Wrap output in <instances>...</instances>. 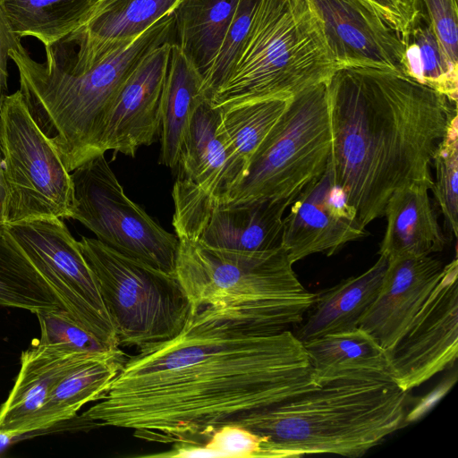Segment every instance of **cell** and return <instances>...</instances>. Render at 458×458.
Masks as SVG:
<instances>
[{
    "label": "cell",
    "mask_w": 458,
    "mask_h": 458,
    "mask_svg": "<svg viewBox=\"0 0 458 458\" xmlns=\"http://www.w3.org/2000/svg\"><path fill=\"white\" fill-rule=\"evenodd\" d=\"M302 299L192 308L175 336L138 349L81 415L164 444L200 443L219 426L318 388L299 325Z\"/></svg>",
    "instance_id": "6da1fadb"
},
{
    "label": "cell",
    "mask_w": 458,
    "mask_h": 458,
    "mask_svg": "<svg viewBox=\"0 0 458 458\" xmlns=\"http://www.w3.org/2000/svg\"><path fill=\"white\" fill-rule=\"evenodd\" d=\"M327 89L334 180L366 228L384 216L396 190L431 189L433 156L457 103L403 73L370 67L338 69Z\"/></svg>",
    "instance_id": "7a4b0ae2"
},
{
    "label": "cell",
    "mask_w": 458,
    "mask_h": 458,
    "mask_svg": "<svg viewBox=\"0 0 458 458\" xmlns=\"http://www.w3.org/2000/svg\"><path fill=\"white\" fill-rule=\"evenodd\" d=\"M174 44V15L89 64H75L61 42L45 47L46 61L21 47L9 52L29 112L68 172L104 154L101 140L115 98L138 63L153 48Z\"/></svg>",
    "instance_id": "3957f363"
},
{
    "label": "cell",
    "mask_w": 458,
    "mask_h": 458,
    "mask_svg": "<svg viewBox=\"0 0 458 458\" xmlns=\"http://www.w3.org/2000/svg\"><path fill=\"white\" fill-rule=\"evenodd\" d=\"M407 397L389 373L348 372L233 423L267 439L265 458L360 457L403 426Z\"/></svg>",
    "instance_id": "277c9868"
},
{
    "label": "cell",
    "mask_w": 458,
    "mask_h": 458,
    "mask_svg": "<svg viewBox=\"0 0 458 458\" xmlns=\"http://www.w3.org/2000/svg\"><path fill=\"white\" fill-rule=\"evenodd\" d=\"M336 70L308 0H260L229 75L208 101L225 107L291 98Z\"/></svg>",
    "instance_id": "5b68a950"
},
{
    "label": "cell",
    "mask_w": 458,
    "mask_h": 458,
    "mask_svg": "<svg viewBox=\"0 0 458 458\" xmlns=\"http://www.w3.org/2000/svg\"><path fill=\"white\" fill-rule=\"evenodd\" d=\"M331 152L327 81L292 97L226 203L288 200L326 170Z\"/></svg>",
    "instance_id": "8992f818"
},
{
    "label": "cell",
    "mask_w": 458,
    "mask_h": 458,
    "mask_svg": "<svg viewBox=\"0 0 458 458\" xmlns=\"http://www.w3.org/2000/svg\"><path fill=\"white\" fill-rule=\"evenodd\" d=\"M79 243L120 346L140 349L181 332L191 302L176 276L131 259L98 239L81 236Z\"/></svg>",
    "instance_id": "52a82bcc"
},
{
    "label": "cell",
    "mask_w": 458,
    "mask_h": 458,
    "mask_svg": "<svg viewBox=\"0 0 458 458\" xmlns=\"http://www.w3.org/2000/svg\"><path fill=\"white\" fill-rule=\"evenodd\" d=\"M0 150L6 188L4 224L72 218L71 173L31 117L19 89L1 101Z\"/></svg>",
    "instance_id": "ba28073f"
},
{
    "label": "cell",
    "mask_w": 458,
    "mask_h": 458,
    "mask_svg": "<svg viewBox=\"0 0 458 458\" xmlns=\"http://www.w3.org/2000/svg\"><path fill=\"white\" fill-rule=\"evenodd\" d=\"M178 240L176 276L191 309L269 302L310 292L282 246L246 252L212 248L185 237Z\"/></svg>",
    "instance_id": "9c48e42d"
},
{
    "label": "cell",
    "mask_w": 458,
    "mask_h": 458,
    "mask_svg": "<svg viewBox=\"0 0 458 458\" xmlns=\"http://www.w3.org/2000/svg\"><path fill=\"white\" fill-rule=\"evenodd\" d=\"M72 218L118 252L160 272L176 276L179 240L125 194L101 154L71 172Z\"/></svg>",
    "instance_id": "30bf717a"
},
{
    "label": "cell",
    "mask_w": 458,
    "mask_h": 458,
    "mask_svg": "<svg viewBox=\"0 0 458 458\" xmlns=\"http://www.w3.org/2000/svg\"><path fill=\"white\" fill-rule=\"evenodd\" d=\"M5 225L71 317L102 342L120 347L96 276L64 221L51 217Z\"/></svg>",
    "instance_id": "8fae6325"
},
{
    "label": "cell",
    "mask_w": 458,
    "mask_h": 458,
    "mask_svg": "<svg viewBox=\"0 0 458 458\" xmlns=\"http://www.w3.org/2000/svg\"><path fill=\"white\" fill-rule=\"evenodd\" d=\"M173 225L177 237L207 246L259 252L281 246L284 213L288 200L216 203L202 191L181 179L174 184Z\"/></svg>",
    "instance_id": "7c38bea8"
},
{
    "label": "cell",
    "mask_w": 458,
    "mask_h": 458,
    "mask_svg": "<svg viewBox=\"0 0 458 458\" xmlns=\"http://www.w3.org/2000/svg\"><path fill=\"white\" fill-rule=\"evenodd\" d=\"M389 375L409 392L453 367L458 355V262L441 277L413 320L387 352Z\"/></svg>",
    "instance_id": "4fadbf2b"
},
{
    "label": "cell",
    "mask_w": 458,
    "mask_h": 458,
    "mask_svg": "<svg viewBox=\"0 0 458 458\" xmlns=\"http://www.w3.org/2000/svg\"><path fill=\"white\" fill-rule=\"evenodd\" d=\"M367 231L344 191L335 182L330 162L290 205L283 221L281 246L290 261L317 253L334 254Z\"/></svg>",
    "instance_id": "5bb4252c"
},
{
    "label": "cell",
    "mask_w": 458,
    "mask_h": 458,
    "mask_svg": "<svg viewBox=\"0 0 458 458\" xmlns=\"http://www.w3.org/2000/svg\"><path fill=\"white\" fill-rule=\"evenodd\" d=\"M337 70L370 67L403 73L400 33L368 0H308Z\"/></svg>",
    "instance_id": "9a60e30c"
},
{
    "label": "cell",
    "mask_w": 458,
    "mask_h": 458,
    "mask_svg": "<svg viewBox=\"0 0 458 458\" xmlns=\"http://www.w3.org/2000/svg\"><path fill=\"white\" fill-rule=\"evenodd\" d=\"M172 43L150 50L121 87L101 140L105 154L114 150L134 157L155 142L161 129V99Z\"/></svg>",
    "instance_id": "2e32d148"
},
{
    "label": "cell",
    "mask_w": 458,
    "mask_h": 458,
    "mask_svg": "<svg viewBox=\"0 0 458 458\" xmlns=\"http://www.w3.org/2000/svg\"><path fill=\"white\" fill-rule=\"evenodd\" d=\"M387 260L379 291L359 324L386 352L404 334L438 283L445 267L431 255Z\"/></svg>",
    "instance_id": "e0dca14e"
},
{
    "label": "cell",
    "mask_w": 458,
    "mask_h": 458,
    "mask_svg": "<svg viewBox=\"0 0 458 458\" xmlns=\"http://www.w3.org/2000/svg\"><path fill=\"white\" fill-rule=\"evenodd\" d=\"M178 178L216 203L229 201L245 171L233 156L220 126V108L206 99L196 110L181 148Z\"/></svg>",
    "instance_id": "ac0fdd59"
},
{
    "label": "cell",
    "mask_w": 458,
    "mask_h": 458,
    "mask_svg": "<svg viewBox=\"0 0 458 458\" xmlns=\"http://www.w3.org/2000/svg\"><path fill=\"white\" fill-rule=\"evenodd\" d=\"M179 1L99 0L81 26L63 41L75 64H89L172 13Z\"/></svg>",
    "instance_id": "d6986e66"
},
{
    "label": "cell",
    "mask_w": 458,
    "mask_h": 458,
    "mask_svg": "<svg viewBox=\"0 0 458 458\" xmlns=\"http://www.w3.org/2000/svg\"><path fill=\"white\" fill-rule=\"evenodd\" d=\"M93 353L96 352L79 351L64 344L35 340L21 353L14 385L0 406V432L21 433L45 403L56 383Z\"/></svg>",
    "instance_id": "ffe728a7"
},
{
    "label": "cell",
    "mask_w": 458,
    "mask_h": 458,
    "mask_svg": "<svg viewBox=\"0 0 458 458\" xmlns=\"http://www.w3.org/2000/svg\"><path fill=\"white\" fill-rule=\"evenodd\" d=\"M120 350L96 352L71 369L52 388L45 403L21 433L74 428L71 419L85 404L101 400L124 361Z\"/></svg>",
    "instance_id": "44dd1931"
},
{
    "label": "cell",
    "mask_w": 458,
    "mask_h": 458,
    "mask_svg": "<svg viewBox=\"0 0 458 458\" xmlns=\"http://www.w3.org/2000/svg\"><path fill=\"white\" fill-rule=\"evenodd\" d=\"M426 184L396 190L388 199L384 216L386 228L379 254L386 259L426 256L442 251L445 237L438 224Z\"/></svg>",
    "instance_id": "7402d4cb"
},
{
    "label": "cell",
    "mask_w": 458,
    "mask_h": 458,
    "mask_svg": "<svg viewBox=\"0 0 458 458\" xmlns=\"http://www.w3.org/2000/svg\"><path fill=\"white\" fill-rule=\"evenodd\" d=\"M387 262L386 257L379 255L377 262L362 274L316 293L295 335L304 343L358 328L379 291Z\"/></svg>",
    "instance_id": "603a6c76"
},
{
    "label": "cell",
    "mask_w": 458,
    "mask_h": 458,
    "mask_svg": "<svg viewBox=\"0 0 458 458\" xmlns=\"http://www.w3.org/2000/svg\"><path fill=\"white\" fill-rule=\"evenodd\" d=\"M206 99L202 76L172 44L161 99L159 164L171 169L177 167L191 119Z\"/></svg>",
    "instance_id": "cb8c5ba5"
},
{
    "label": "cell",
    "mask_w": 458,
    "mask_h": 458,
    "mask_svg": "<svg viewBox=\"0 0 458 458\" xmlns=\"http://www.w3.org/2000/svg\"><path fill=\"white\" fill-rule=\"evenodd\" d=\"M238 0H180L173 11L174 45L202 76L216 59Z\"/></svg>",
    "instance_id": "d4e9b609"
},
{
    "label": "cell",
    "mask_w": 458,
    "mask_h": 458,
    "mask_svg": "<svg viewBox=\"0 0 458 458\" xmlns=\"http://www.w3.org/2000/svg\"><path fill=\"white\" fill-rule=\"evenodd\" d=\"M303 344L319 385L348 372L389 373L387 352L360 327L326 335Z\"/></svg>",
    "instance_id": "484cf974"
},
{
    "label": "cell",
    "mask_w": 458,
    "mask_h": 458,
    "mask_svg": "<svg viewBox=\"0 0 458 458\" xmlns=\"http://www.w3.org/2000/svg\"><path fill=\"white\" fill-rule=\"evenodd\" d=\"M99 0H0L13 30L44 47L56 44L86 21Z\"/></svg>",
    "instance_id": "4316f807"
},
{
    "label": "cell",
    "mask_w": 458,
    "mask_h": 458,
    "mask_svg": "<svg viewBox=\"0 0 458 458\" xmlns=\"http://www.w3.org/2000/svg\"><path fill=\"white\" fill-rule=\"evenodd\" d=\"M400 36L403 74L457 103L458 64L448 59L431 24L413 12Z\"/></svg>",
    "instance_id": "83f0119b"
},
{
    "label": "cell",
    "mask_w": 458,
    "mask_h": 458,
    "mask_svg": "<svg viewBox=\"0 0 458 458\" xmlns=\"http://www.w3.org/2000/svg\"><path fill=\"white\" fill-rule=\"evenodd\" d=\"M0 306L35 314L64 309L4 223H0Z\"/></svg>",
    "instance_id": "f1b7e54d"
},
{
    "label": "cell",
    "mask_w": 458,
    "mask_h": 458,
    "mask_svg": "<svg viewBox=\"0 0 458 458\" xmlns=\"http://www.w3.org/2000/svg\"><path fill=\"white\" fill-rule=\"evenodd\" d=\"M291 98H273L219 107L221 130L245 173L251 156Z\"/></svg>",
    "instance_id": "f546056e"
},
{
    "label": "cell",
    "mask_w": 458,
    "mask_h": 458,
    "mask_svg": "<svg viewBox=\"0 0 458 458\" xmlns=\"http://www.w3.org/2000/svg\"><path fill=\"white\" fill-rule=\"evenodd\" d=\"M267 438L237 423L216 428L200 443H175L164 453L145 454L155 458H264Z\"/></svg>",
    "instance_id": "4dcf8cb0"
},
{
    "label": "cell",
    "mask_w": 458,
    "mask_h": 458,
    "mask_svg": "<svg viewBox=\"0 0 458 458\" xmlns=\"http://www.w3.org/2000/svg\"><path fill=\"white\" fill-rule=\"evenodd\" d=\"M458 116H455L436 149L432 167L435 180L431 191L446 225L458 235Z\"/></svg>",
    "instance_id": "1f68e13d"
},
{
    "label": "cell",
    "mask_w": 458,
    "mask_h": 458,
    "mask_svg": "<svg viewBox=\"0 0 458 458\" xmlns=\"http://www.w3.org/2000/svg\"><path fill=\"white\" fill-rule=\"evenodd\" d=\"M260 0H238L223 45L203 78V89L209 100L229 75L247 38Z\"/></svg>",
    "instance_id": "d6a6232c"
},
{
    "label": "cell",
    "mask_w": 458,
    "mask_h": 458,
    "mask_svg": "<svg viewBox=\"0 0 458 458\" xmlns=\"http://www.w3.org/2000/svg\"><path fill=\"white\" fill-rule=\"evenodd\" d=\"M44 344H64L79 351L106 352L120 350L102 342L78 324L64 309L36 313Z\"/></svg>",
    "instance_id": "836d02e7"
},
{
    "label": "cell",
    "mask_w": 458,
    "mask_h": 458,
    "mask_svg": "<svg viewBox=\"0 0 458 458\" xmlns=\"http://www.w3.org/2000/svg\"><path fill=\"white\" fill-rule=\"evenodd\" d=\"M412 10L432 26L448 59L458 64L457 0H411Z\"/></svg>",
    "instance_id": "e575fe53"
},
{
    "label": "cell",
    "mask_w": 458,
    "mask_h": 458,
    "mask_svg": "<svg viewBox=\"0 0 458 458\" xmlns=\"http://www.w3.org/2000/svg\"><path fill=\"white\" fill-rule=\"evenodd\" d=\"M21 38L13 30L0 4V97L8 91L9 52L22 46Z\"/></svg>",
    "instance_id": "d590c367"
},
{
    "label": "cell",
    "mask_w": 458,
    "mask_h": 458,
    "mask_svg": "<svg viewBox=\"0 0 458 458\" xmlns=\"http://www.w3.org/2000/svg\"><path fill=\"white\" fill-rule=\"evenodd\" d=\"M368 1L400 34L405 30L413 14L411 0Z\"/></svg>",
    "instance_id": "8d00e7d4"
},
{
    "label": "cell",
    "mask_w": 458,
    "mask_h": 458,
    "mask_svg": "<svg viewBox=\"0 0 458 458\" xmlns=\"http://www.w3.org/2000/svg\"><path fill=\"white\" fill-rule=\"evenodd\" d=\"M4 97V96H3ZM3 97H0V106ZM6 205V188L4 178L2 155L0 150V223L4 224V213Z\"/></svg>",
    "instance_id": "74e56055"
}]
</instances>
